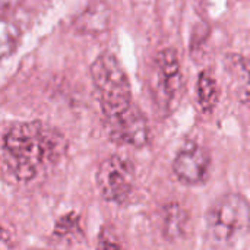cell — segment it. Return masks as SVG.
<instances>
[{"mask_svg":"<svg viewBox=\"0 0 250 250\" xmlns=\"http://www.w3.org/2000/svg\"><path fill=\"white\" fill-rule=\"evenodd\" d=\"M89 75L108 138L117 145L144 146L149 139L148 120L133 101L129 78L117 56L101 51L89 64Z\"/></svg>","mask_w":250,"mask_h":250,"instance_id":"obj_1","label":"cell"},{"mask_svg":"<svg viewBox=\"0 0 250 250\" xmlns=\"http://www.w3.org/2000/svg\"><path fill=\"white\" fill-rule=\"evenodd\" d=\"M67 149L63 133L41 120L15 122L1 141V163L18 182H29L41 170L60 161Z\"/></svg>","mask_w":250,"mask_h":250,"instance_id":"obj_2","label":"cell"},{"mask_svg":"<svg viewBox=\"0 0 250 250\" xmlns=\"http://www.w3.org/2000/svg\"><path fill=\"white\" fill-rule=\"evenodd\" d=\"M209 237L218 243H230L245 236L250 229V202L240 193L218 196L205 214Z\"/></svg>","mask_w":250,"mask_h":250,"instance_id":"obj_3","label":"cell"},{"mask_svg":"<svg viewBox=\"0 0 250 250\" xmlns=\"http://www.w3.org/2000/svg\"><path fill=\"white\" fill-rule=\"evenodd\" d=\"M135 180L136 170L133 163L117 154L104 158L95 173V183L100 195L104 201L114 204H123L130 196Z\"/></svg>","mask_w":250,"mask_h":250,"instance_id":"obj_4","label":"cell"},{"mask_svg":"<svg viewBox=\"0 0 250 250\" xmlns=\"http://www.w3.org/2000/svg\"><path fill=\"white\" fill-rule=\"evenodd\" d=\"M155 91L161 97L164 107H174L183 91V75L179 53L173 47L160 50L154 59Z\"/></svg>","mask_w":250,"mask_h":250,"instance_id":"obj_5","label":"cell"},{"mask_svg":"<svg viewBox=\"0 0 250 250\" xmlns=\"http://www.w3.org/2000/svg\"><path fill=\"white\" fill-rule=\"evenodd\" d=\"M171 168L180 183L195 186L207 180L211 168V155L204 146L189 142L179 149L173 158Z\"/></svg>","mask_w":250,"mask_h":250,"instance_id":"obj_6","label":"cell"},{"mask_svg":"<svg viewBox=\"0 0 250 250\" xmlns=\"http://www.w3.org/2000/svg\"><path fill=\"white\" fill-rule=\"evenodd\" d=\"M224 66L230 76L234 95L243 104L250 105V60L239 53H227Z\"/></svg>","mask_w":250,"mask_h":250,"instance_id":"obj_7","label":"cell"},{"mask_svg":"<svg viewBox=\"0 0 250 250\" xmlns=\"http://www.w3.org/2000/svg\"><path fill=\"white\" fill-rule=\"evenodd\" d=\"M189 223L188 211L177 202H168L163 208V236L167 240H179L185 237Z\"/></svg>","mask_w":250,"mask_h":250,"instance_id":"obj_8","label":"cell"},{"mask_svg":"<svg viewBox=\"0 0 250 250\" xmlns=\"http://www.w3.org/2000/svg\"><path fill=\"white\" fill-rule=\"evenodd\" d=\"M220 100V86L212 69H204L196 81V101L204 113H211Z\"/></svg>","mask_w":250,"mask_h":250,"instance_id":"obj_9","label":"cell"},{"mask_svg":"<svg viewBox=\"0 0 250 250\" xmlns=\"http://www.w3.org/2000/svg\"><path fill=\"white\" fill-rule=\"evenodd\" d=\"M53 234L59 239H73L81 236V215L75 211H69L59 217L54 223Z\"/></svg>","mask_w":250,"mask_h":250,"instance_id":"obj_10","label":"cell"},{"mask_svg":"<svg viewBox=\"0 0 250 250\" xmlns=\"http://www.w3.org/2000/svg\"><path fill=\"white\" fill-rule=\"evenodd\" d=\"M18 34L19 32L12 25H10V29H9V23L6 21L1 22V56L3 57H6L15 48L16 40L19 37Z\"/></svg>","mask_w":250,"mask_h":250,"instance_id":"obj_11","label":"cell"},{"mask_svg":"<svg viewBox=\"0 0 250 250\" xmlns=\"http://www.w3.org/2000/svg\"><path fill=\"white\" fill-rule=\"evenodd\" d=\"M97 250H123L119 242L114 239V236L107 230L103 229L97 237Z\"/></svg>","mask_w":250,"mask_h":250,"instance_id":"obj_12","label":"cell"},{"mask_svg":"<svg viewBox=\"0 0 250 250\" xmlns=\"http://www.w3.org/2000/svg\"><path fill=\"white\" fill-rule=\"evenodd\" d=\"M34 250H42V249H34Z\"/></svg>","mask_w":250,"mask_h":250,"instance_id":"obj_13","label":"cell"}]
</instances>
